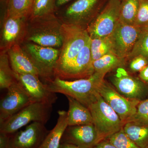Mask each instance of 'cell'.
Returning <instances> with one entry per match:
<instances>
[{"mask_svg":"<svg viewBox=\"0 0 148 148\" xmlns=\"http://www.w3.org/2000/svg\"><path fill=\"white\" fill-rule=\"evenodd\" d=\"M148 65V61L141 56H135L131 59L129 64V69L133 73L140 72Z\"/></svg>","mask_w":148,"mask_h":148,"instance_id":"32","label":"cell"},{"mask_svg":"<svg viewBox=\"0 0 148 148\" xmlns=\"http://www.w3.org/2000/svg\"><path fill=\"white\" fill-rule=\"evenodd\" d=\"M16 80L23 86L34 102H42L53 105L58 97L51 92L47 84L41 82L38 76L32 74L14 73Z\"/></svg>","mask_w":148,"mask_h":148,"instance_id":"14","label":"cell"},{"mask_svg":"<svg viewBox=\"0 0 148 148\" xmlns=\"http://www.w3.org/2000/svg\"><path fill=\"white\" fill-rule=\"evenodd\" d=\"M127 122H132L139 125L148 126V97L139 103L136 113Z\"/></svg>","mask_w":148,"mask_h":148,"instance_id":"29","label":"cell"},{"mask_svg":"<svg viewBox=\"0 0 148 148\" xmlns=\"http://www.w3.org/2000/svg\"><path fill=\"white\" fill-rule=\"evenodd\" d=\"M88 108L98 133L99 143L109 139L123 127L124 125L118 115L99 93L96 101Z\"/></svg>","mask_w":148,"mask_h":148,"instance_id":"3","label":"cell"},{"mask_svg":"<svg viewBox=\"0 0 148 148\" xmlns=\"http://www.w3.org/2000/svg\"><path fill=\"white\" fill-rule=\"evenodd\" d=\"M72 1L73 0H56V10Z\"/></svg>","mask_w":148,"mask_h":148,"instance_id":"36","label":"cell"},{"mask_svg":"<svg viewBox=\"0 0 148 148\" xmlns=\"http://www.w3.org/2000/svg\"><path fill=\"white\" fill-rule=\"evenodd\" d=\"M90 51L92 63L106 54L113 52L110 37L91 39Z\"/></svg>","mask_w":148,"mask_h":148,"instance_id":"25","label":"cell"},{"mask_svg":"<svg viewBox=\"0 0 148 148\" xmlns=\"http://www.w3.org/2000/svg\"><path fill=\"white\" fill-rule=\"evenodd\" d=\"M5 1L6 0H1V2H3Z\"/></svg>","mask_w":148,"mask_h":148,"instance_id":"38","label":"cell"},{"mask_svg":"<svg viewBox=\"0 0 148 148\" xmlns=\"http://www.w3.org/2000/svg\"><path fill=\"white\" fill-rule=\"evenodd\" d=\"M141 32L140 28L119 22L112 34L109 36L113 53L119 58H127L134 47Z\"/></svg>","mask_w":148,"mask_h":148,"instance_id":"11","label":"cell"},{"mask_svg":"<svg viewBox=\"0 0 148 148\" xmlns=\"http://www.w3.org/2000/svg\"><path fill=\"white\" fill-rule=\"evenodd\" d=\"M25 52L39 72L40 76L48 81L52 80L60 52L54 48L29 43L26 45Z\"/></svg>","mask_w":148,"mask_h":148,"instance_id":"8","label":"cell"},{"mask_svg":"<svg viewBox=\"0 0 148 148\" xmlns=\"http://www.w3.org/2000/svg\"><path fill=\"white\" fill-rule=\"evenodd\" d=\"M26 18L5 16L2 32V41L6 45L12 44L21 33V25Z\"/></svg>","mask_w":148,"mask_h":148,"instance_id":"23","label":"cell"},{"mask_svg":"<svg viewBox=\"0 0 148 148\" xmlns=\"http://www.w3.org/2000/svg\"><path fill=\"white\" fill-rule=\"evenodd\" d=\"M110 79L116 89L127 99L141 101L148 97V85L130 75L123 67L117 69Z\"/></svg>","mask_w":148,"mask_h":148,"instance_id":"9","label":"cell"},{"mask_svg":"<svg viewBox=\"0 0 148 148\" xmlns=\"http://www.w3.org/2000/svg\"><path fill=\"white\" fill-rule=\"evenodd\" d=\"M52 105L42 102L31 103L0 123V132L12 135L32 122L45 124L50 118Z\"/></svg>","mask_w":148,"mask_h":148,"instance_id":"4","label":"cell"},{"mask_svg":"<svg viewBox=\"0 0 148 148\" xmlns=\"http://www.w3.org/2000/svg\"><path fill=\"white\" fill-rule=\"evenodd\" d=\"M69 103L68 114V126H77L93 124L89 109L74 98L67 96Z\"/></svg>","mask_w":148,"mask_h":148,"instance_id":"18","label":"cell"},{"mask_svg":"<svg viewBox=\"0 0 148 148\" xmlns=\"http://www.w3.org/2000/svg\"><path fill=\"white\" fill-rule=\"evenodd\" d=\"M63 38L61 50L56 67L54 77H59L71 67L90 37L82 26L64 23L61 27Z\"/></svg>","mask_w":148,"mask_h":148,"instance_id":"2","label":"cell"},{"mask_svg":"<svg viewBox=\"0 0 148 148\" xmlns=\"http://www.w3.org/2000/svg\"><path fill=\"white\" fill-rule=\"evenodd\" d=\"M7 89V92L0 104V123L34 102L17 80Z\"/></svg>","mask_w":148,"mask_h":148,"instance_id":"10","label":"cell"},{"mask_svg":"<svg viewBox=\"0 0 148 148\" xmlns=\"http://www.w3.org/2000/svg\"><path fill=\"white\" fill-rule=\"evenodd\" d=\"M99 143L97 130L93 124L68 126L61 143H68L79 148H92Z\"/></svg>","mask_w":148,"mask_h":148,"instance_id":"15","label":"cell"},{"mask_svg":"<svg viewBox=\"0 0 148 148\" xmlns=\"http://www.w3.org/2000/svg\"><path fill=\"white\" fill-rule=\"evenodd\" d=\"M138 56H143L148 61V29L141 30L138 40L127 58L131 60Z\"/></svg>","mask_w":148,"mask_h":148,"instance_id":"28","label":"cell"},{"mask_svg":"<svg viewBox=\"0 0 148 148\" xmlns=\"http://www.w3.org/2000/svg\"><path fill=\"white\" fill-rule=\"evenodd\" d=\"M120 1H122V0H120Z\"/></svg>","mask_w":148,"mask_h":148,"instance_id":"39","label":"cell"},{"mask_svg":"<svg viewBox=\"0 0 148 148\" xmlns=\"http://www.w3.org/2000/svg\"></svg>","mask_w":148,"mask_h":148,"instance_id":"40","label":"cell"},{"mask_svg":"<svg viewBox=\"0 0 148 148\" xmlns=\"http://www.w3.org/2000/svg\"><path fill=\"white\" fill-rule=\"evenodd\" d=\"M6 17L26 18L30 16L33 0H6Z\"/></svg>","mask_w":148,"mask_h":148,"instance_id":"20","label":"cell"},{"mask_svg":"<svg viewBox=\"0 0 148 148\" xmlns=\"http://www.w3.org/2000/svg\"><path fill=\"white\" fill-rule=\"evenodd\" d=\"M97 90L104 101L117 114L123 125L136 113L140 101L125 98L105 80L98 85Z\"/></svg>","mask_w":148,"mask_h":148,"instance_id":"5","label":"cell"},{"mask_svg":"<svg viewBox=\"0 0 148 148\" xmlns=\"http://www.w3.org/2000/svg\"><path fill=\"white\" fill-rule=\"evenodd\" d=\"M125 59H122L110 52L92 63L94 72L106 75L112 70L123 67Z\"/></svg>","mask_w":148,"mask_h":148,"instance_id":"22","label":"cell"},{"mask_svg":"<svg viewBox=\"0 0 148 148\" xmlns=\"http://www.w3.org/2000/svg\"><path fill=\"white\" fill-rule=\"evenodd\" d=\"M140 5V0H122L119 12V22L134 26Z\"/></svg>","mask_w":148,"mask_h":148,"instance_id":"24","label":"cell"},{"mask_svg":"<svg viewBox=\"0 0 148 148\" xmlns=\"http://www.w3.org/2000/svg\"><path fill=\"white\" fill-rule=\"evenodd\" d=\"M58 148H79L77 146L68 143H61Z\"/></svg>","mask_w":148,"mask_h":148,"instance_id":"37","label":"cell"},{"mask_svg":"<svg viewBox=\"0 0 148 148\" xmlns=\"http://www.w3.org/2000/svg\"><path fill=\"white\" fill-rule=\"evenodd\" d=\"M105 75L94 72L88 77L73 81L55 77L47 85L51 92L72 97L88 108L97 99V88Z\"/></svg>","mask_w":148,"mask_h":148,"instance_id":"1","label":"cell"},{"mask_svg":"<svg viewBox=\"0 0 148 148\" xmlns=\"http://www.w3.org/2000/svg\"><path fill=\"white\" fill-rule=\"evenodd\" d=\"M134 26L141 30L148 29V0H140L139 9Z\"/></svg>","mask_w":148,"mask_h":148,"instance_id":"31","label":"cell"},{"mask_svg":"<svg viewBox=\"0 0 148 148\" xmlns=\"http://www.w3.org/2000/svg\"><path fill=\"white\" fill-rule=\"evenodd\" d=\"M49 131L42 123L32 122L24 130L10 135L8 148H39Z\"/></svg>","mask_w":148,"mask_h":148,"instance_id":"12","label":"cell"},{"mask_svg":"<svg viewBox=\"0 0 148 148\" xmlns=\"http://www.w3.org/2000/svg\"><path fill=\"white\" fill-rule=\"evenodd\" d=\"M58 118L55 126L49 131L39 148H58L64 131L68 126V114L64 110L58 111Z\"/></svg>","mask_w":148,"mask_h":148,"instance_id":"19","label":"cell"},{"mask_svg":"<svg viewBox=\"0 0 148 148\" xmlns=\"http://www.w3.org/2000/svg\"><path fill=\"white\" fill-rule=\"evenodd\" d=\"M10 135L0 132V148H8Z\"/></svg>","mask_w":148,"mask_h":148,"instance_id":"33","label":"cell"},{"mask_svg":"<svg viewBox=\"0 0 148 148\" xmlns=\"http://www.w3.org/2000/svg\"><path fill=\"white\" fill-rule=\"evenodd\" d=\"M56 0H33L31 18L42 17L54 14Z\"/></svg>","mask_w":148,"mask_h":148,"instance_id":"27","label":"cell"},{"mask_svg":"<svg viewBox=\"0 0 148 148\" xmlns=\"http://www.w3.org/2000/svg\"><path fill=\"white\" fill-rule=\"evenodd\" d=\"M139 77L144 82H148V65L140 72Z\"/></svg>","mask_w":148,"mask_h":148,"instance_id":"35","label":"cell"},{"mask_svg":"<svg viewBox=\"0 0 148 148\" xmlns=\"http://www.w3.org/2000/svg\"><path fill=\"white\" fill-rule=\"evenodd\" d=\"M92 148H116L108 139L103 140L95 145Z\"/></svg>","mask_w":148,"mask_h":148,"instance_id":"34","label":"cell"},{"mask_svg":"<svg viewBox=\"0 0 148 148\" xmlns=\"http://www.w3.org/2000/svg\"><path fill=\"white\" fill-rule=\"evenodd\" d=\"M130 139L140 148H148V126L127 122L123 127Z\"/></svg>","mask_w":148,"mask_h":148,"instance_id":"21","label":"cell"},{"mask_svg":"<svg viewBox=\"0 0 148 148\" xmlns=\"http://www.w3.org/2000/svg\"><path fill=\"white\" fill-rule=\"evenodd\" d=\"M91 38L88 41L71 67L58 77L61 79H83L94 73L92 56L90 51Z\"/></svg>","mask_w":148,"mask_h":148,"instance_id":"16","label":"cell"},{"mask_svg":"<svg viewBox=\"0 0 148 148\" xmlns=\"http://www.w3.org/2000/svg\"><path fill=\"white\" fill-rule=\"evenodd\" d=\"M108 139L116 148H140L130 139L123 128Z\"/></svg>","mask_w":148,"mask_h":148,"instance_id":"30","label":"cell"},{"mask_svg":"<svg viewBox=\"0 0 148 148\" xmlns=\"http://www.w3.org/2000/svg\"><path fill=\"white\" fill-rule=\"evenodd\" d=\"M121 3L120 0H109L86 29L90 38H107L112 34L119 22Z\"/></svg>","mask_w":148,"mask_h":148,"instance_id":"6","label":"cell"},{"mask_svg":"<svg viewBox=\"0 0 148 148\" xmlns=\"http://www.w3.org/2000/svg\"><path fill=\"white\" fill-rule=\"evenodd\" d=\"M16 81L14 72L9 63L8 56L5 54L1 55L0 59V87L1 89H8Z\"/></svg>","mask_w":148,"mask_h":148,"instance_id":"26","label":"cell"},{"mask_svg":"<svg viewBox=\"0 0 148 148\" xmlns=\"http://www.w3.org/2000/svg\"><path fill=\"white\" fill-rule=\"evenodd\" d=\"M8 58L12 69L18 74H32L40 76L39 72L24 49L17 44L8 49Z\"/></svg>","mask_w":148,"mask_h":148,"instance_id":"17","label":"cell"},{"mask_svg":"<svg viewBox=\"0 0 148 148\" xmlns=\"http://www.w3.org/2000/svg\"><path fill=\"white\" fill-rule=\"evenodd\" d=\"M40 18L42 23L34 28L28 40L42 46L61 47L63 42L61 32L62 24L58 23L54 14Z\"/></svg>","mask_w":148,"mask_h":148,"instance_id":"7","label":"cell"},{"mask_svg":"<svg viewBox=\"0 0 148 148\" xmlns=\"http://www.w3.org/2000/svg\"><path fill=\"white\" fill-rule=\"evenodd\" d=\"M100 1V0H75L55 12H58L60 16L68 22L66 23L81 26V24L89 20L95 14Z\"/></svg>","mask_w":148,"mask_h":148,"instance_id":"13","label":"cell"}]
</instances>
